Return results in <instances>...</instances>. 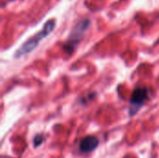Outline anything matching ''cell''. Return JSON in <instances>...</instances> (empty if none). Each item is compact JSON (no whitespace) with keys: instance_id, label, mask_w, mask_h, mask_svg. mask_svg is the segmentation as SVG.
<instances>
[{"instance_id":"1","label":"cell","mask_w":159,"mask_h":158,"mask_svg":"<svg viewBox=\"0 0 159 158\" xmlns=\"http://www.w3.org/2000/svg\"><path fill=\"white\" fill-rule=\"evenodd\" d=\"M55 26H56L55 20H48L46 22V24L43 26V28L37 34H35L34 36H32L30 39H28L26 42H24L20 47V48L15 53V57L20 58V57H21L23 55H26V54L32 52L34 48L37 47V46L40 44V42L42 40H44L48 35H49L53 32Z\"/></svg>"},{"instance_id":"4","label":"cell","mask_w":159,"mask_h":158,"mask_svg":"<svg viewBox=\"0 0 159 158\" xmlns=\"http://www.w3.org/2000/svg\"><path fill=\"white\" fill-rule=\"evenodd\" d=\"M99 145V140L95 136H87L85 137L79 144L80 151L84 154L90 153L94 151Z\"/></svg>"},{"instance_id":"2","label":"cell","mask_w":159,"mask_h":158,"mask_svg":"<svg viewBox=\"0 0 159 158\" xmlns=\"http://www.w3.org/2000/svg\"><path fill=\"white\" fill-rule=\"evenodd\" d=\"M89 25V20H85L81 22H79L74 29V31L72 32L71 35L69 36V39L67 41V43L64 45V48L65 51L68 53H71L74 51V49L75 48L76 45L79 43V41L82 38L83 34L86 32V30L88 29Z\"/></svg>"},{"instance_id":"3","label":"cell","mask_w":159,"mask_h":158,"mask_svg":"<svg viewBox=\"0 0 159 158\" xmlns=\"http://www.w3.org/2000/svg\"><path fill=\"white\" fill-rule=\"evenodd\" d=\"M148 99H149V90L146 88H135L130 99V107H129L130 115H135Z\"/></svg>"}]
</instances>
